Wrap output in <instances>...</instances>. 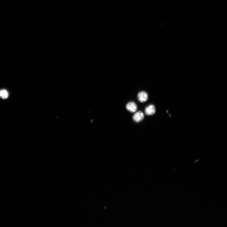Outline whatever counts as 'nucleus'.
Segmentation results:
<instances>
[{
    "label": "nucleus",
    "instance_id": "1",
    "mask_svg": "<svg viewBox=\"0 0 227 227\" xmlns=\"http://www.w3.org/2000/svg\"><path fill=\"white\" fill-rule=\"evenodd\" d=\"M137 99L138 101L140 103H145L147 101L148 94L145 91H141L138 94Z\"/></svg>",
    "mask_w": 227,
    "mask_h": 227
},
{
    "label": "nucleus",
    "instance_id": "2",
    "mask_svg": "<svg viewBox=\"0 0 227 227\" xmlns=\"http://www.w3.org/2000/svg\"><path fill=\"white\" fill-rule=\"evenodd\" d=\"M144 117V115L142 111H138L133 115V119L134 122L138 123L143 120Z\"/></svg>",
    "mask_w": 227,
    "mask_h": 227
},
{
    "label": "nucleus",
    "instance_id": "3",
    "mask_svg": "<svg viewBox=\"0 0 227 227\" xmlns=\"http://www.w3.org/2000/svg\"><path fill=\"white\" fill-rule=\"evenodd\" d=\"M126 107L127 110L132 113L136 112L137 109L136 103L133 102H130L128 103Z\"/></svg>",
    "mask_w": 227,
    "mask_h": 227
},
{
    "label": "nucleus",
    "instance_id": "4",
    "mask_svg": "<svg viewBox=\"0 0 227 227\" xmlns=\"http://www.w3.org/2000/svg\"><path fill=\"white\" fill-rule=\"evenodd\" d=\"M155 112V108L153 105H149L145 108V113L146 115H148V116L153 115Z\"/></svg>",
    "mask_w": 227,
    "mask_h": 227
},
{
    "label": "nucleus",
    "instance_id": "5",
    "mask_svg": "<svg viewBox=\"0 0 227 227\" xmlns=\"http://www.w3.org/2000/svg\"><path fill=\"white\" fill-rule=\"evenodd\" d=\"M8 93L5 90H2L0 91V97L3 99H6L8 97Z\"/></svg>",
    "mask_w": 227,
    "mask_h": 227
}]
</instances>
